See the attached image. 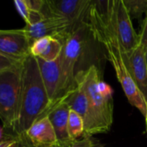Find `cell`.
<instances>
[{
    "label": "cell",
    "instance_id": "obj_1",
    "mask_svg": "<svg viewBox=\"0 0 147 147\" xmlns=\"http://www.w3.org/2000/svg\"><path fill=\"white\" fill-rule=\"evenodd\" d=\"M50 107L37 60L30 55L22 61L21 66L20 99L14 129L16 136H24L26 131L36 120L47 115Z\"/></svg>",
    "mask_w": 147,
    "mask_h": 147
},
{
    "label": "cell",
    "instance_id": "obj_2",
    "mask_svg": "<svg viewBox=\"0 0 147 147\" xmlns=\"http://www.w3.org/2000/svg\"><path fill=\"white\" fill-rule=\"evenodd\" d=\"M76 80L81 83L88 98L83 136L91 138L95 134L107 132L113 122L112 88L101 79L95 65L78 72Z\"/></svg>",
    "mask_w": 147,
    "mask_h": 147
},
{
    "label": "cell",
    "instance_id": "obj_3",
    "mask_svg": "<svg viewBox=\"0 0 147 147\" xmlns=\"http://www.w3.org/2000/svg\"><path fill=\"white\" fill-rule=\"evenodd\" d=\"M93 29V28H92ZM96 38L102 43L107 52V57L111 62L118 81L131 105L135 107L143 115L147 127V100L137 86L127 65V56L119 42L112 27L103 31L93 29Z\"/></svg>",
    "mask_w": 147,
    "mask_h": 147
},
{
    "label": "cell",
    "instance_id": "obj_4",
    "mask_svg": "<svg viewBox=\"0 0 147 147\" xmlns=\"http://www.w3.org/2000/svg\"><path fill=\"white\" fill-rule=\"evenodd\" d=\"M94 30L88 21L76 24L62 42L63 48L59 57L63 95L76 85V67L79 60L88 49L89 43L94 39Z\"/></svg>",
    "mask_w": 147,
    "mask_h": 147
},
{
    "label": "cell",
    "instance_id": "obj_5",
    "mask_svg": "<svg viewBox=\"0 0 147 147\" xmlns=\"http://www.w3.org/2000/svg\"><path fill=\"white\" fill-rule=\"evenodd\" d=\"M21 66L0 72V120L3 127L14 131L21 90Z\"/></svg>",
    "mask_w": 147,
    "mask_h": 147
},
{
    "label": "cell",
    "instance_id": "obj_6",
    "mask_svg": "<svg viewBox=\"0 0 147 147\" xmlns=\"http://www.w3.org/2000/svg\"><path fill=\"white\" fill-rule=\"evenodd\" d=\"M44 17H59L72 26L88 21L90 0H43Z\"/></svg>",
    "mask_w": 147,
    "mask_h": 147
},
{
    "label": "cell",
    "instance_id": "obj_7",
    "mask_svg": "<svg viewBox=\"0 0 147 147\" xmlns=\"http://www.w3.org/2000/svg\"><path fill=\"white\" fill-rule=\"evenodd\" d=\"M112 30L126 54L131 53L140 44L139 34L134 30L131 17L122 0H115Z\"/></svg>",
    "mask_w": 147,
    "mask_h": 147
},
{
    "label": "cell",
    "instance_id": "obj_8",
    "mask_svg": "<svg viewBox=\"0 0 147 147\" xmlns=\"http://www.w3.org/2000/svg\"><path fill=\"white\" fill-rule=\"evenodd\" d=\"M36 60L43 84L51 103V108L63 96L60 59L58 58L52 61H47L41 58H36Z\"/></svg>",
    "mask_w": 147,
    "mask_h": 147
},
{
    "label": "cell",
    "instance_id": "obj_9",
    "mask_svg": "<svg viewBox=\"0 0 147 147\" xmlns=\"http://www.w3.org/2000/svg\"><path fill=\"white\" fill-rule=\"evenodd\" d=\"M31 43L24 30H0V53L23 61L30 55Z\"/></svg>",
    "mask_w": 147,
    "mask_h": 147
},
{
    "label": "cell",
    "instance_id": "obj_10",
    "mask_svg": "<svg viewBox=\"0 0 147 147\" xmlns=\"http://www.w3.org/2000/svg\"><path fill=\"white\" fill-rule=\"evenodd\" d=\"M32 147H52L59 144L54 126L48 116L36 120L25 132Z\"/></svg>",
    "mask_w": 147,
    "mask_h": 147
},
{
    "label": "cell",
    "instance_id": "obj_11",
    "mask_svg": "<svg viewBox=\"0 0 147 147\" xmlns=\"http://www.w3.org/2000/svg\"><path fill=\"white\" fill-rule=\"evenodd\" d=\"M115 0H90L88 22L97 31L107 30L112 26Z\"/></svg>",
    "mask_w": 147,
    "mask_h": 147
},
{
    "label": "cell",
    "instance_id": "obj_12",
    "mask_svg": "<svg viewBox=\"0 0 147 147\" xmlns=\"http://www.w3.org/2000/svg\"><path fill=\"white\" fill-rule=\"evenodd\" d=\"M126 56L127 65L131 76L147 100V62L145 49L139 44L131 53L126 54Z\"/></svg>",
    "mask_w": 147,
    "mask_h": 147
},
{
    "label": "cell",
    "instance_id": "obj_13",
    "mask_svg": "<svg viewBox=\"0 0 147 147\" xmlns=\"http://www.w3.org/2000/svg\"><path fill=\"white\" fill-rule=\"evenodd\" d=\"M70 108L62 100H59L48 112L47 115L51 121L54 129L55 131L59 144H70L73 141L70 139L67 132V122Z\"/></svg>",
    "mask_w": 147,
    "mask_h": 147
},
{
    "label": "cell",
    "instance_id": "obj_14",
    "mask_svg": "<svg viewBox=\"0 0 147 147\" xmlns=\"http://www.w3.org/2000/svg\"><path fill=\"white\" fill-rule=\"evenodd\" d=\"M60 100H62L70 108L79 113L84 119L88 110L87 94L79 82L76 80V85L67 91Z\"/></svg>",
    "mask_w": 147,
    "mask_h": 147
},
{
    "label": "cell",
    "instance_id": "obj_15",
    "mask_svg": "<svg viewBox=\"0 0 147 147\" xmlns=\"http://www.w3.org/2000/svg\"><path fill=\"white\" fill-rule=\"evenodd\" d=\"M85 125L83 118L76 112L70 110L67 122V132L70 139L74 142L84 134Z\"/></svg>",
    "mask_w": 147,
    "mask_h": 147
},
{
    "label": "cell",
    "instance_id": "obj_16",
    "mask_svg": "<svg viewBox=\"0 0 147 147\" xmlns=\"http://www.w3.org/2000/svg\"><path fill=\"white\" fill-rule=\"evenodd\" d=\"M62 48H63L62 42L59 39L55 37H52L47 48L42 54V55L36 58H41L47 61H55L60 57L61 51H62Z\"/></svg>",
    "mask_w": 147,
    "mask_h": 147
},
{
    "label": "cell",
    "instance_id": "obj_17",
    "mask_svg": "<svg viewBox=\"0 0 147 147\" xmlns=\"http://www.w3.org/2000/svg\"><path fill=\"white\" fill-rule=\"evenodd\" d=\"M131 17L140 19L147 11V0H122Z\"/></svg>",
    "mask_w": 147,
    "mask_h": 147
},
{
    "label": "cell",
    "instance_id": "obj_18",
    "mask_svg": "<svg viewBox=\"0 0 147 147\" xmlns=\"http://www.w3.org/2000/svg\"><path fill=\"white\" fill-rule=\"evenodd\" d=\"M21 63L22 61L10 58L0 53V72L4 70H7V69H11V68H15L20 66Z\"/></svg>",
    "mask_w": 147,
    "mask_h": 147
},
{
    "label": "cell",
    "instance_id": "obj_19",
    "mask_svg": "<svg viewBox=\"0 0 147 147\" xmlns=\"http://www.w3.org/2000/svg\"><path fill=\"white\" fill-rule=\"evenodd\" d=\"M14 1H15V5H16V7L19 12V14L24 18V20L26 22V24H28L32 10H30V8L27 5V3L24 2V0H14Z\"/></svg>",
    "mask_w": 147,
    "mask_h": 147
},
{
    "label": "cell",
    "instance_id": "obj_20",
    "mask_svg": "<svg viewBox=\"0 0 147 147\" xmlns=\"http://www.w3.org/2000/svg\"><path fill=\"white\" fill-rule=\"evenodd\" d=\"M73 147H104L98 145L90 138L84 137L82 139H77L73 142Z\"/></svg>",
    "mask_w": 147,
    "mask_h": 147
},
{
    "label": "cell",
    "instance_id": "obj_21",
    "mask_svg": "<svg viewBox=\"0 0 147 147\" xmlns=\"http://www.w3.org/2000/svg\"><path fill=\"white\" fill-rule=\"evenodd\" d=\"M139 38H140V45L145 49L147 45V11L145 12V18L142 24V29L139 33Z\"/></svg>",
    "mask_w": 147,
    "mask_h": 147
},
{
    "label": "cell",
    "instance_id": "obj_22",
    "mask_svg": "<svg viewBox=\"0 0 147 147\" xmlns=\"http://www.w3.org/2000/svg\"><path fill=\"white\" fill-rule=\"evenodd\" d=\"M15 147H32V146L30 145L25 136H21V137H18V142Z\"/></svg>",
    "mask_w": 147,
    "mask_h": 147
},
{
    "label": "cell",
    "instance_id": "obj_23",
    "mask_svg": "<svg viewBox=\"0 0 147 147\" xmlns=\"http://www.w3.org/2000/svg\"><path fill=\"white\" fill-rule=\"evenodd\" d=\"M17 138V136L13 137V136H10L8 134H5L4 132V127L3 125H0V142L2 141H5V140H9V139H12Z\"/></svg>",
    "mask_w": 147,
    "mask_h": 147
},
{
    "label": "cell",
    "instance_id": "obj_24",
    "mask_svg": "<svg viewBox=\"0 0 147 147\" xmlns=\"http://www.w3.org/2000/svg\"><path fill=\"white\" fill-rule=\"evenodd\" d=\"M17 141H18V137L15 138H12V139L2 141V142H0V147H11V145L16 144Z\"/></svg>",
    "mask_w": 147,
    "mask_h": 147
},
{
    "label": "cell",
    "instance_id": "obj_25",
    "mask_svg": "<svg viewBox=\"0 0 147 147\" xmlns=\"http://www.w3.org/2000/svg\"><path fill=\"white\" fill-rule=\"evenodd\" d=\"M52 147H73V142L70 143V144H58L55 146H52Z\"/></svg>",
    "mask_w": 147,
    "mask_h": 147
},
{
    "label": "cell",
    "instance_id": "obj_26",
    "mask_svg": "<svg viewBox=\"0 0 147 147\" xmlns=\"http://www.w3.org/2000/svg\"><path fill=\"white\" fill-rule=\"evenodd\" d=\"M144 49H145V59H146V62H147V45Z\"/></svg>",
    "mask_w": 147,
    "mask_h": 147
},
{
    "label": "cell",
    "instance_id": "obj_27",
    "mask_svg": "<svg viewBox=\"0 0 147 147\" xmlns=\"http://www.w3.org/2000/svg\"><path fill=\"white\" fill-rule=\"evenodd\" d=\"M24 2H26V3H27V0H24Z\"/></svg>",
    "mask_w": 147,
    "mask_h": 147
},
{
    "label": "cell",
    "instance_id": "obj_28",
    "mask_svg": "<svg viewBox=\"0 0 147 147\" xmlns=\"http://www.w3.org/2000/svg\"><path fill=\"white\" fill-rule=\"evenodd\" d=\"M146 132H147V127H146Z\"/></svg>",
    "mask_w": 147,
    "mask_h": 147
}]
</instances>
